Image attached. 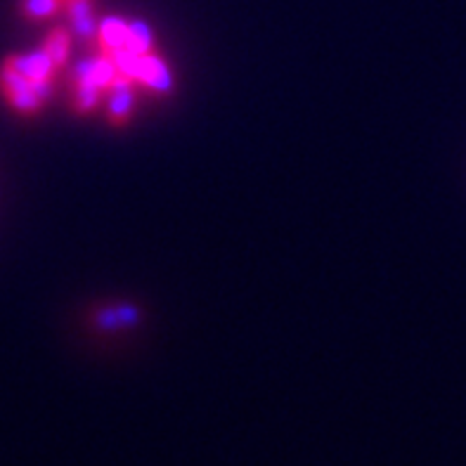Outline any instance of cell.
Here are the masks:
<instances>
[{"instance_id": "obj_7", "label": "cell", "mask_w": 466, "mask_h": 466, "mask_svg": "<svg viewBox=\"0 0 466 466\" xmlns=\"http://www.w3.org/2000/svg\"><path fill=\"white\" fill-rule=\"evenodd\" d=\"M62 0H24L22 12L31 19H46L59 10Z\"/></svg>"}, {"instance_id": "obj_6", "label": "cell", "mask_w": 466, "mask_h": 466, "mask_svg": "<svg viewBox=\"0 0 466 466\" xmlns=\"http://www.w3.org/2000/svg\"><path fill=\"white\" fill-rule=\"evenodd\" d=\"M126 47L137 55L149 53V47H152V31H149L147 24L145 22L128 24V41H126Z\"/></svg>"}, {"instance_id": "obj_8", "label": "cell", "mask_w": 466, "mask_h": 466, "mask_svg": "<svg viewBox=\"0 0 466 466\" xmlns=\"http://www.w3.org/2000/svg\"><path fill=\"white\" fill-rule=\"evenodd\" d=\"M100 90L95 83H76V109L78 112H88L97 105Z\"/></svg>"}, {"instance_id": "obj_1", "label": "cell", "mask_w": 466, "mask_h": 466, "mask_svg": "<svg viewBox=\"0 0 466 466\" xmlns=\"http://www.w3.org/2000/svg\"><path fill=\"white\" fill-rule=\"evenodd\" d=\"M0 90H3L7 102H10L17 112L35 114L41 109L43 102L50 97V90L53 88H41V86L31 83L29 78L24 76V74H19V71L12 66L10 59H5L3 66H0Z\"/></svg>"}, {"instance_id": "obj_5", "label": "cell", "mask_w": 466, "mask_h": 466, "mask_svg": "<svg viewBox=\"0 0 466 466\" xmlns=\"http://www.w3.org/2000/svg\"><path fill=\"white\" fill-rule=\"evenodd\" d=\"M69 47H71V38L65 29L50 31V35H47L46 43H43V50L47 53V57L53 59V65L57 66V69L65 65L66 57H69Z\"/></svg>"}, {"instance_id": "obj_9", "label": "cell", "mask_w": 466, "mask_h": 466, "mask_svg": "<svg viewBox=\"0 0 466 466\" xmlns=\"http://www.w3.org/2000/svg\"><path fill=\"white\" fill-rule=\"evenodd\" d=\"M71 22H74V34H76L81 41H93V35H95L93 12L81 15V17H71Z\"/></svg>"}, {"instance_id": "obj_2", "label": "cell", "mask_w": 466, "mask_h": 466, "mask_svg": "<svg viewBox=\"0 0 466 466\" xmlns=\"http://www.w3.org/2000/svg\"><path fill=\"white\" fill-rule=\"evenodd\" d=\"M109 114H112L114 124H124L126 118L130 116L133 109V81L126 76H116L109 86Z\"/></svg>"}, {"instance_id": "obj_3", "label": "cell", "mask_w": 466, "mask_h": 466, "mask_svg": "<svg viewBox=\"0 0 466 466\" xmlns=\"http://www.w3.org/2000/svg\"><path fill=\"white\" fill-rule=\"evenodd\" d=\"M137 81L147 83L149 88L154 90H171V71L166 69V65L161 62L157 55L145 53L142 55V65H140V74H137Z\"/></svg>"}, {"instance_id": "obj_10", "label": "cell", "mask_w": 466, "mask_h": 466, "mask_svg": "<svg viewBox=\"0 0 466 466\" xmlns=\"http://www.w3.org/2000/svg\"><path fill=\"white\" fill-rule=\"evenodd\" d=\"M118 315V325H130V322H136V308L124 306L116 310Z\"/></svg>"}, {"instance_id": "obj_4", "label": "cell", "mask_w": 466, "mask_h": 466, "mask_svg": "<svg viewBox=\"0 0 466 466\" xmlns=\"http://www.w3.org/2000/svg\"><path fill=\"white\" fill-rule=\"evenodd\" d=\"M126 41H128V24L124 19H105L100 29L102 53L118 50V47L126 46Z\"/></svg>"}, {"instance_id": "obj_12", "label": "cell", "mask_w": 466, "mask_h": 466, "mask_svg": "<svg viewBox=\"0 0 466 466\" xmlns=\"http://www.w3.org/2000/svg\"><path fill=\"white\" fill-rule=\"evenodd\" d=\"M62 3H66V0H62Z\"/></svg>"}, {"instance_id": "obj_11", "label": "cell", "mask_w": 466, "mask_h": 466, "mask_svg": "<svg viewBox=\"0 0 466 466\" xmlns=\"http://www.w3.org/2000/svg\"><path fill=\"white\" fill-rule=\"evenodd\" d=\"M97 322H100L102 327H114V325H118V315L112 313V310H106V313H100Z\"/></svg>"}]
</instances>
